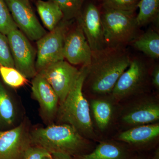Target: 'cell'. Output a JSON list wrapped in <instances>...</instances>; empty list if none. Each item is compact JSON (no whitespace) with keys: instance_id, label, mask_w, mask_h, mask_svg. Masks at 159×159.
Instances as JSON below:
<instances>
[{"instance_id":"ba28073f","label":"cell","mask_w":159,"mask_h":159,"mask_svg":"<svg viewBox=\"0 0 159 159\" xmlns=\"http://www.w3.org/2000/svg\"><path fill=\"white\" fill-rule=\"evenodd\" d=\"M18 28L31 41H37L47 32L40 24L28 0H4Z\"/></svg>"},{"instance_id":"5b68a950","label":"cell","mask_w":159,"mask_h":159,"mask_svg":"<svg viewBox=\"0 0 159 159\" xmlns=\"http://www.w3.org/2000/svg\"><path fill=\"white\" fill-rule=\"evenodd\" d=\"M71 21L62 19L55 29L36 41L35 68L37 73L54 63L64 59V45Z\"/></svg>"},{"instance_id":"484cf974","label":"cell","mask_w":159,"mask_h":159,"mask_svg":"<svg viewBox=\"0 0 159 159\" xmlns=\"http://www.w3.org/2000/svg\"><path fill=\"white\" fill-rule=\"evenodd\" d=\"M0 66L15 68L7 36L0 32Z\"/></svg>"},{"instance_id":"f1b7e54d","label":"cell","mask_w":159,"mask_h":159,"mask_svg":"<svg viewBox=\"0 0 159 159\" xmlns=\"http://www.w3.org/2000/svg\"><path fill=\"white\" fill-rule=\"evenodd\" d=\"M53 159H77L70 155L65 153H55L51 154Z\"/></svg>"},{"instance_id":"6da1fadb","label":"cell","mask_w":159,"mask_h":159,"mask_svg":"<svg viewBox=\"0 0 159 159\" xmlns=\"http://www.w3.org/2000/svg\"><path fill=\"white\" fill-rule=\"evenodd\" d=\"M131 60L125 48H106L93 53L85 80L91 92L99 95L111 93L119 77L128 68Z\"/></svg>"},{"instance_id":"5bb4252c","label":"cell","mask_w":159,"mask_h":159,"mask_svg":"<svg viewBox=\"0 0 159 159\" xmlns=\"http://www.w3.org/2000/svg\"><path fill=\"white\" fill-rule=\"evenodd\" d=\"M23 116L22 106L19 99L0 79V131L16 127L25 119Z\"/></svg>"},{"instance_id":"2e32d148","label":"cell","mask_w":159,"mask_h":159,"mask_svg":"<svg viewBox=\"0 0 159 159\" xmlns=\"http://www.w3.org/2000/svg\"><path fill=\"white\" fill-rule=\"evenodd\" d=\"M159 135V124L151 123L125 130L119 135L118 139L131 145H141L152 142Z\"/></svg>"},{"instance_id":"d4e9b609","label":"cell","mask_w":159,"mask_h":159,"mask_svg":"<svg viewBox=\"0 0 159 159\" xmlns=\"http://www.w3.org/2000/svg\"><path fill=\"white\" fill-rule=\"evenodd\" d=\"M140 0H102V8L134 12Z\"/></svg>"},{"instance_id":"cb8c5ba5","label":"cell","mask_w":159,"mask_h":159,"mask_svg":"<svg viewBox=\"0 0 159 159\" xmlns=\"http://www.w3.org/2000/svg\"><path fill=\"white\" fill-rule=\"evenodd\" d=\"M18 29L4 0H0V32L7 36L10 31Z\"/></svg>"},{"instance_id":"4316f807","label":"cell","mask_w":159,"mask_h":159,"mask_svg":"<svg viewBox=\"0 0 159 159\" xmlns=\"http://www.w3.org/2000/svg\"><path fill=\"white\" fill-rule=\"evenodd\" d=\"M24 159H53L52 154L44 148L32 145L26 151Z\"/></svg>"},{"instance_id":"ffe728a7","label":"cell","mask_w":159,"mask_h":159,"mask_svg":"<svg viewBox=\"0 0 159 159\" xmlns=\"http://www.w3.org/2000/svg\"><path fill=\"white\" fill-rule=\"evenodd\" d=\"M91 108L95 121L99 129L103 130L110 124L113 107L111 103L104 99H94L91 102Z\"/></svg>"},{"instance_id":"ac0fdd59","label":"cell","mask_w":159,"mask_h":159,"mask_svg":"<svg viewBox=\"0 0 159 159\" xmlns=\"http://www.w3.org/2000/svg\"><path fill=\"white\" fill-rule=\"evenodd\" d=\"M36 6L43 24L50 31L55 29L63 19V15L59 7L51 0H38Z\"/></svg>"},{"instance_id":"f546056e","label":"cell","mask_w":159,"mask_h":159,"mask_svg":"<svg viewBox=\"0 0 159 159\" xmlns=\"http://www.w3.org/2000/svg\"><path fill=\"white\" fill-rule=\"evenodd\" d=\"M153 159H159V149H157L154 155Z\"/></svg>"},{"instance_id":"e0dca14e","label":"cell","mask_w":159,"mask_h":159,"mask_svg":"<svg viewBox=\"0 0 159 159\" xmlns=\"http://www.w3.org/2000/svg\"><path fill=\"white\" fill-rule=\"evenodd\" d=\"M77 159H129L125 148L112 142H100L93 152L76 157Z\"/></svg>"},{"instance_id":"277c9868","label":"cell","mask_w":159,"mask_h":159,"mask_svg":"<svg viewBox=\"0 0 159 159\" xmlns=\"http://www.w3.org/2000/svg\"><path fill=\"white\" fill-rule=\"evenodd\" d=\"M101 18L106 48H125L137 37L134 12L102 8Z\"/></svg>"},{"instance_id":"30bf717a","label":"cell","mask_w":159,"mask_h":159,"mask_svg":"<svg viewBox=\"0 0 159 159\" xmlns=\"http://www.w3.org/2000/svg\"><path fill=\"white\" fill-rule=\"evenodd\" d=\"M79 71L63 60L50 65L39 73L44 77L55 91L60 104L68 94Z\"/></svg>"},{"instance_id":"9c48e42d","label":"cell","mask_w":159,"mask_h":159,"mask_svg":"<svg viewBox=\"0 0 159 159\" xmlns=\"http://www.w3.org/2000/svg\"><path fill=\"white\" fill-rule=\"evenodd\" d=\"M147 66L142 60H131L128 68L121 75L111 93L116 99H122L136 93L146 85L148 80Z\"/></svg>"},{"instance_id":"3957f363","label":"cell","mask_w":159,"mask_h":159,"mask_svg":"<svg viewBox=\"0 0 159 159\" xmlns=\"http://www.w3.org/2000/svg\"><path fill=\"white\" fill-rule=\"evenodd\" d=\"M32 145L44 148L51 154L62 153L77 157L83 154L88 143L74 127L66 123H54L31 131Z\"/></svg>"},{"instance_id":"d6986e66","label":"cell","mask_w":159,"mask_h":159,"mask_svg":"<svg viewBox=\"0 0 159 159\" xmlns=\"http://www.w3.org/2000/svg\"><path fill=\"white\" fill-rule=\"evenodd\" d=\"M133 45L139 51L152 59L159 57V34L149 29L133 41Z\"/></svg>"},{"instance_id":"44dd1931","label":"cell","mask_w":159,"mask_h":159,"mask_svg":"<svg viewBox=\"0 0 159 159\" xmlns=\"http://www.w3.org/2000/svg\"><path fill=\"white\" fill-rule=\"evenodd\" d=\"M138 8L139 11L136 19L139 27L158 20L159 0H140Z\"/></svg>"},{"instance_id":"9a60e30c","label":"cell","mask_w":159,"mask_h":159,"mask_svg":"<svg viewBox=\"0 0 159 159\" xmlns=\"http://www.w3.org/2000/svg\"><path fill=\"white\" fill-rule=\"evenodd\" d=\"M122 119L125 123L131 125L153 123L159 119V104L152 101L142 102L124 114Z\"/></svg>"},{"instance_id":"52a82bcc","label":"cell","mask_w":159,"mask_h":159,"mask_svg":"<svg viewBox=\"0 0 159 159\" xmlns=\"http://www.w3.org/2000/svg\"><path fill=\"white\" fill-rule=\"evenodd\" d=\"M31 131L26 118L15 128L0 131V159H24L26 151L33 145Z\"/></svg>"},{"instance_id":"83f0119b","label":"cell","mask_w":159,"mask_h":159,"mask_svg":"<svg viewBox=\"0 0 159 159\" xmlns=\"http://www.w3.org/2000/svg\"><path fill=\"white\" fill-rule=\"evenodd\" d=\"M152 82L155 88L157 89H159V66L158 65L156 66L152 75Z\"/></svg>"},{"instance_id":"8fae6325","label":"cell","mask_w":159,"mask_h":159,"mask_svg":"<svg viewBox=\"0 0 159 159\" xmlns=\"http://www.w3.org/2000/svg\"><path fill=\"white\" fill-rule=\"evenodd\" d=\"M77 20L81 26L93 53L106 48L101 21V12L93 3L90 2L84 7Z\"/></svg>"},{"instance_id":"1f68e13d","label":"cell","mask_w":159,"mask_h":159,"mask_svg":"<svg viewBox=\"0 0 159 159\" xmlns=\"http://www.w3.org/2000/svg\"></svg>"},{"instance_id":"603a6c76","label":"cell","mask_w":159,"mask_h":159,"mask_svg":"<svg viewBox=\"0 0 159 159\" xmlns=\"http://www.w3.org/2000/svg\"><path fill=\"white\" fill-rule=\"evenodd\" d=\"M0 76L5 84L13 89L19 88L28 81V79L15 68L0 66Z\"/></svg>"},{"instance_id":"7402d4cb","label":"cell","mask_w":159,"mask_h":159,"mask_svg":"<svg viewBox=\"0 0 159 159\" xmlns=\"http://www.w3.org/2000/svg\"><path fill=\"white\" fill-rule=\"evenodd\" d=\"M59 7L63 15V19L72 20L80 14L85 0H51Z\"/></svg>"},{"instance_id":"4fadbf2b","label":"cell","mask_w":159,"mask_h":159,"mask_svg":"<svg viewBox=\"0 0 159 159\" xmlns=\"http://www.w3.org/2000/svg\"><path fill=\"white\" fill-rule=\"evenodd\" d=\"M77 24L74 29L69 30L66 34L64 45V57L70 64L89 66L93 52L81 26Z\"/></svg>"},{"instance_id":"7c38bea8","label":"cell","mask_w":159,"mask_h":159,"mask_svg":"<svg viewBox=\"0 0 159 159\" xmlns=\"http://www.w3.org/2000/svg\"><path fill=\"white\" fill-rule=\"evenodd\" d=\"M32 96L38 102L42 118L48 125L54 123L59 105L58 97L47 80L39 73L31 83Z\"/></svg>"},{"instance_id":"4dcf8cb0","label":"cell","mask_w":159,"mask_h":159,"mask_svg":"<svg viewBox=\"0 0 159 159\" xmlns=\"http://www.w3.org/2000/svg\"><path fill=\"white\" fill-rule=\"evenodd\" d=\"M28 1H30V0H28Z\"/></svg>"},{"instance_id":"8992f818","label":"cell","mask_w":159,"mask_h":159,"mask_svg":"<svg viewBox=\"0 0 159 159\" xmlns=\"http://www.w3.org/2000/svg\"><path fill=\"white\" fill-rule=\"evenodd\" d=\"M15 68L27 79L33 78L37 72L35 68L36 51L28 38L18 29L7 35Z\"/></svg>"},{"instance_id":"7a4b0ae2","label":"cell","mask_w":159,"mask_h":159,"mask_svg":"<svg viewBox=\"0 0 159 159\" xmlns=\"http://www.w3.org/2000/svg\"><path fill=\"white\" fill-rule=\"evenodd\" d=\"M89 66H82L64 101L59 104L56 119L74 127L83 136L94 134L89 105L83 92Z\"/></svg>"}]
</instances>
